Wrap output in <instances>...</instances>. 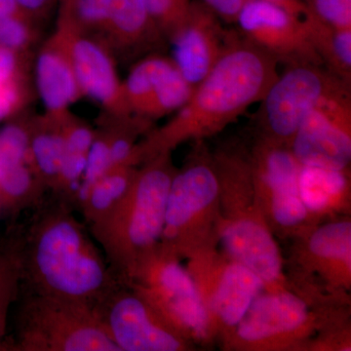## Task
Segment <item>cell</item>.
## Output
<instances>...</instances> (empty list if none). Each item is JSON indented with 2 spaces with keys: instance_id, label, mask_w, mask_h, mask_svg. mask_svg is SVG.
<instances>
[{
  "instance_id": "6da1fadb",
  "label": "cell",
  "mask_w": 351,
  "mask_h": 351,
  "mask_svg": "<svg viewBox=\"0 0 351 351\" xmlns=\"http://www.w3.org/2000/svg\"><path fill=\"white\" fill-rule=\"evenodd\" d=\"M27 230L11 233L27 293L95 308L119 284L73 208L55 199L38 208Z\"/></svg>"
},
{
  "instance_id": "7a4b0ae2",
  "label": "cell",
  "mask_w": 351,
  "mask_h": 351,
  "mask_svg": "<svg viewBox=\"0 0 351 351\" xmlns=\"http://www.w3.org/2000/svg\"><path fill=\"white\" fill-rule=\"evenodd\" d=\"M278 61L237 31L223 56L195 88L174 117L138 142V165L184 143L213 137L260 103L278 76Z\"/></svg>"
},
{
  "instance_id": "3957f363",
  "label": "cell",
  "mask_w": 351,
  "mask_h": 351,
  "mask_svg": "<svg viewBox=\"0 0 351 351\" xmlns=\"http://www.w3.org/2000/svg\"><path fill=\"white\" fill-rule=\"evenodd\" d=\"M177 170L172 152L147 159L138 165L128 193L112 213L88 228L119 283H125L138 261L160 242Z\"/></svg>"
},
{
  "instance_id": "277c9868",
  "label": "cell",
  "mask_w": 351,
  "mask_h": 351,
  "mask_svg": "<svg viewBox=\"0 0 351 351\" xmlns=\"http://www.w3.org/2000/svg\"><path fill=\"white\" fill-rule=\"evenodd\" d=\"M350 304L311 302L292 290L263 291L219 343L226 351H307L318 332L350 316Z\"/></svg>"
},
{
  "instance_id": "5b68a950",
  "label": "cell",
  "mask_w": 351,
  "mask_h": 351,
  "mask_svg": "<svg viewBox=\"0 0 351 351\" xmlns=\"http://www.w3.org/2000/svg\"><path fill=\"white\" fill-rule=\"evenodd\" d=\"M219 182V244L241 263H256L278 249L256 196L249 147L230 143L212 152Z\"/></svg>"
},
{
  "instance_id": "8992f818",
  "label": "cell",
  "mask_w": 351,
  "mask_h": 351,
  "mask_svg": "<svg viewBox=\"0 0 351 351\" xmlns=\"http://www.w3.org/2000/svg\"><path fill=\"white\" fill-rule=\"evenodd\" d=\"M171 182L160 243L181 258L219 245V182L213 154L195 141Z\"/></svg>"
},
{
  "instance_id": "52a82bcc",
  "label": "cell",
  "mask_w": 351,
  "mask_h": 351,
  "mask_svg": "<svg viewBox=\"0 0 351 351\" xmlns=\"http://www.w3.org/2000/svg\"><path fill=\"white\" fill-rule=\"evenodd\" d=\"M10 343L11 351H119L92 307L27 292Z\"/></svg>"
},
{
  "instance_id": "ba28073f",
  "label": "cell",
  "mask_w": 351,
  "mask_h": 351,
  "mask_svg": "<svg viewBox=\"0 0 351 351\" xmlns=\"http://www.w3.org/2000/svg\"><path fill=\"white\" fill-rule=\"evenodd\" d=\"M291 242V290L309 301L351 302L350 216L321 223Z\"/></svg>"
},
{
  "instance_id": "9c48e42d",
  "label": "cell",
  "mask_w": 351,
  "mask_h": 351,
  "mask_svg": "<svg viewBox=\"0 0 351 351\" xmlns=\"http://www.w3.org/2000/svg\"><path fill=\"white\" fill-rule=\"evenodd\" d=\"M159 242L145 254L123 283L149 302L184 338L210 345L206 314L188 269Z\"/></svg>"
},
{
  "instance_id": "30bf717a",
  "label": "cell",
  "mask_w": 351,
  "mask_h": 351,
  "mask_svg": "<svg viewBox=\"0 0 351 351\" xmlns=\"http://www.w3.org/2000/svg\"><path fill=\"white\" fill-rule=\"evenodd\" d=\"M249 154L256 196L274 237L292 240L319 225L302 203V165L290 147L255 135Z\"/></svg>"
},
{
  "instance_id": "8fae6325",
  "label": "cell",
  "mask_w": 351,
  "mask_h": 351,
  "mask_svg": "<svg viewBox=\"0 0 351 351\" xmlns=\"http://www.w3.org/2000/svg\"><path fill=\"white\" fill-rule=\"evenodd\" d=\"M186 260V269L206 314L210 343L219 341L239 324L265 291L263 281L218 246L196 252Z\"/></svg>"
},
{
  "instance_id": "7c38bea8",
  "label": "cell",
  "mask_w": 351,
  "mask_h": 351,
  "mask_svg": "<svg viewBox=\"0 0 351 351\" xmlns=\"http://www.w3.org/2000/svg\"><path fill=\"white\" fill-rule=\"evenodd\" d=\"M265 92L255 117V135L290 145L309 110L343 84L323 64H288Z\"/></svg>"
},
{
  "instance_id": "4fadbf2b",
  "label": "cell",
  "mask_w": 351,
  "mask_h": 351,
  "mask_svg": "<svg viewBox=\"0 0 351 351\" xmlns=\"http://www.w3.org/2000/svg\"><path fill=\"white\" fill-rule=\"evenodd\" d=\"M94 311L119 351H191L197 348L125 284L119 283L110 291Z\"/></svg>"
},
{
  "instance_id": "5bb4252c",
  "label": "cell",
  "mask_w": 351,
  "mask_h": 351,
  "mask_svg": "<svg viewBox=\"0 0 351 351\" xmlns=\"http://www.w3.org/2000/svg\"><path fill=\"white\" fill-rule=\"evenodd\" d=\"M289 147L302 166L350 168L351 85H341L321 99L302 119Z\"/></svg>"
},
{
  "instance_id": "9a60e30c",
  "label": "cell",
  "mask_w": 351,
  "mask_h": 351,
  "mask_svg": "<svg viewBox=\"0 0 351 351\" xmlns=\"http://www.w3.org/2000/svg\"><path fill=\"white\" fill-rule=\"evenodd\" d=\"M234 24L246 40L276 58L279 64H323L308 38L304 18L281 7L245 0Z\"/></svg>"
},
{
  "instance_id": "2e32d148",
  "label": "cell",
  "mask_w": 351,
  "mask_h": 351,
  "mask_svg": "<svg viewBox=\"0 0 351 351\" xmlns=\"http://www.w3.org/2000/svg\"><path fill=\"white\" fill-rule=\"evenodd\" d=\"M201 0H193L184 22L170 39L176 68L193 88L211 71L232 34Z\"/></svg>"
},
{
  "instance_id": "e0dca14e",
  "label": "cell",
  "mask_w": 351,
  "mask_h": 351,
  "mask_svg": "<svg viewBox=\"0 0 351 351\" xmlns=\"http://www.w3.org/2000/svg\"><path fill=\"white\" fill-rule=\"evenodd\" d=\"M61 32L66 43L83 96L101 106L108 119H125L130 114L124 100L123 85L117 75L114 59L103 41L94 36Z\"/></svg>"
},
{
  "instance_id": "ac0fdd59",
  "label": "cell",
  "mask_w": 351,
  "mask_h": 351,
  "mask_svg": "<svg viewBox=\"0 0 351 351\" xmlns=\"http://www.w3.org/2000/svg\"><path fill=\"white\" fill-rule=\"evenodd\" d=\"M36 82L45 112L61 114L83 96L66 38L54 32L41 46L36 62Z\"/></svg>"
},
{
  "instance_id": "d6986e66",
  "label": "cell",
  "mask_w": 351,
  "mask_h": 351,
  "mask_svg": "<svg viewBox=\"0 0 351 351\" xmlns=\"http://www.w3.org/2000/svg\"><path fill=\"white\" fill-rule=\"evenodd\" d=\"M101 36L108 49L125 57L154 54L168 41L144 0H113Z\"/></svg>"
},
{
  "instance_id": "ffe728a7",
  "label": "cell",
  "mask_w": 351,
  "mask_h": 351,
  "mask_svg": "<svg viewBox=\"0 0 351 351\" xmlns=\"http://www.w3.org/2000/svg\"><path fill=\"white\" fill-rule=\"evenodd\" d=\"M299 191L302 203L317 223L350 216V168L334 170L302 166Z\"/></svg>"
},
{
  "instance_id": "44dd1931",
  "label": "cell",
  "mask_w": 351,
  "mask_h": 351,
  "mask_svg": "<svg viewBox=\"0 0 351 351\" xmlns=\"http://www.w3.org/2000/svg\"><path fill=\"white\" fill-rule=\"evenodd\" d=\"M64 113L45 112L29 119V162L44 188L52 195L56 191L66 152L62 127Z\"/></svg>"
},
{
  "instance_id": "7402d4cb",
  "label": "cell",
  "mask_w": 351,
  "mask_h": 351,
  "mask_svg": "<svg viewBox=\"0 0 351 351\" xmlns=\"http://www.w3.org/2000/svg\"><path fill=\"white\" fill-rule=\"evenodd\" d=\"M138 166L113 167L87 189L77 202L78 211L88 228L108 218L128 193Z\"/></svg>"
},
{
  "instance_id": "603a6c76",
  "label": "cell",
  "mask_w": 351,
  "mask_h": 351,
  "mask_svg": "<svg viewBox=\"0 0 351 351\" xmlns=\"http://www.w3.org/2000/svg\"><path fill=\"white\" fill-rule=\"evenodd\" d=\"M46 191L27 161L0 166V219L38 208Z\"/></svg>"
},
{
  "instance_id": "cb8c5ba5",
  "label": "cell",
  "mask_w": 351,
  "mask_h": 351,
  "mask_svg": "<svg viewBox=\"0 0 351 351\" xmlns=\"http://www.w3.org/2000/svg\"><path fill=\"white\" fill-rule=\"evenodd\" d=\"M304 22L323 66L332 75L351 83V29L324 24L309 13Z\"/></svg>"
},
{
  "instance_id": "d4e9b609",
  "label": "cell",
  "mask_w": 351,
  "mask_h": 351,
  "mask_svg": "<svg viewBox=\"0 0 351 351\" xmlns=\"http://www.w3.org/2000/svg\"><path fill=\"white\" fill-rule=\"evenodd\" d=\"M174 64L172 58L154 53L132 66L125 82H122L124 100L130 114L144 119L159 83Z\"/></svg>"
},
{
  "instance_id": "484cf974",
  "label": "cell",
  "mask_w": 351,
  "mask_h": 351,
  "mask_svg": "<svg viewBox=\"0 0 351 351\" xmlns=\"http://www.w3.org/2000/svg\"><path fill=\"white\" fill-rule=\"evenodd\" d=\"M57 29L82 34L101 36L107 25L113 0H58Z\"/></svg>"
},
{
  "instance_id": "4316f807",
  "label": "cell",
  "mask_w": 351,
  "mask_h": 351,
  "mask_svg": "<svg viewBox=\"0 0 351 351\" xmlns=\"http://www.w3.org/2000/svg\"><path fill=\"white\" fill-rule=\"evenodd\" d=\"M22 271L17 248L12 237L2 239L0 245V351L11 350L7 336L11 307L19 299Z\"/></svg>"
},
{
  "instance_id": "83f0119b",
  "label": "cell",
  "mask_w": 351,
  "mask_h": 351,
  "mask_svg": "<svg viewBox=\"0 0 351 351\" xmlns=\"http://www.w3.org/2000/svg\"><path fill=\"white\" fill-rule=\"evenodd\" d=\"M193 87L173 66L162 78L151 103L144 113V119L154 121L169 113L180 110L189 101Z\"/></svg>"
},
{
  "instance_id": "f1b7e54d",
  "label": "cell",
  "mask_w": 351,
  "mask_h": 351,
  "mask_svg": "<svg viewBox=\"0 0 351 351\" xmlns=\"http://www.w3.org/2000/svg\"><path fill=\"white\" fill-rule=\"evenodd\" d=\"M38 24L29 16L0 18V47L27 55L38 39Z\"/></svg>"
},
{
  "instance_id": "f546056e",
  "label": "cell",
  "mask_w": 351,
  "mask_h": 351,
  "mask_svg": "<svg viewBox=\"0 0 351 351\" xmlns=\"http://www.w3.org/2000/svg\"><path fill=\"white\" fill-rule=\"evenodd\" d=\"M193 0H144L147 10L170 41L184 22Z\"/></svg>"
},
{
  "instance_id": "4dcf8cb0",
  "label": "cell",
  "mask_w": 351,
  "mask_h": 351,
  "mask_svg": "<svg viewBox=\"0 0 351 351\" xmlns=\"http://www.w3.org/2000/svg\"><path fill=\"white\" fill-rule=\"evenodd\" d=\"M316 19L332 27L351 29V0H304Z\"/></svg>"
},
{
  "instance_id": "1f68e13d",
  "label": "cell",
  "mask_w": 351,
  "mask_h": 351,
  "mask_svg": "<svg viewBox=\"0 0 351 351\" xmlns=\"http://www.w3.org/2000/svg\"><path fill=\"white\" fill-rule=\"evenodd\" d=\"M27 76L0 82V122L16 117L29 99Z\"/></svg>"
},
{
  "instance_id": "d6a6232c",
  "label": "cell",
  "mask_w": 351,
  "mask_h": 351,
  "mask_svg": "<svg viewBox=\"0 0 351 351\" xmlns=\"http://www.w3.org/2000/svg\"><path fill=\"white\" fill-rule=\"evenodd\" d=\"M27 56L0 47V82L27 76Z\"/></svg>"
},
{
  "instance_id": "836d02e7",
  "label": "cell",
  "mask_w": 351,
  "mask_h": 351,
  "mask_svg": "<svg viewBox=\"0 0 351 351\" xmlns=\"http://www.w3.org/2000/svg\"><path fill=\"white\" fill-rule=\"evenodd\" d=\"M221 20L234 24L245 0H201Z\"/></svg>"
},
{
  "instance_id": "e575fe53",
  "label": "cell",
  "mask_w": 351,
  "mask_h": 351,
  "mask_svg": "<svg viewBox=\"0 0 351 351\" xmlns=\"http://www.w3.org/2000/svg\"><path fill=\"white\" fill-rule=\"evenodd\" d=\"M27 15L38 23L45 19L54 8L57 0H16Z\"/></svg>"
},
{
  "instance_id": "d590c367",
  "label": "cell",
  "mask_w": 351,
  "mask_h": 351,
  "mask_svg": "<svg viewBox=\"0 0 351 351\" xmlns=\"http://www.w3.org/2000/svg\"><path fill=\"white\" fill-rule=\"evenodd\" d=\"M261 1L269 2V3L281 7L298 17L304 18L308 13L304 0H261Z\"/></svg>"
},
{
  "instance_id": "8d00e7d4",
  "label": "cell",
  "mask_w": 351,
  "mask_h": 351,
  "mask_svg": "<svg viewBox=\"0 0 351 351\" xmlns=\"http://www.w3.org/2000/svg\"><path fill=\"white\" fill-rule=\"evenodd\" d=\"M13 16H29L31 17L23 10L22 7L16 0H0V18L13 17Z\"/></svg>"
},
{
  "instance_id": "74e56055",
  "label": "cell",
  "mask_w": 351,
  "mask_h": 351,
  "mask_svg": "<svg viewBox=\"0 0 351 351\" xmlns=\"http://www.w3.org/2000/svg\"><path fill=\"white\" fill-rule=\"evenodd\" d=\"M2 239H0V245H1V243H2Z\"/></svg>"
}]
</instances>
